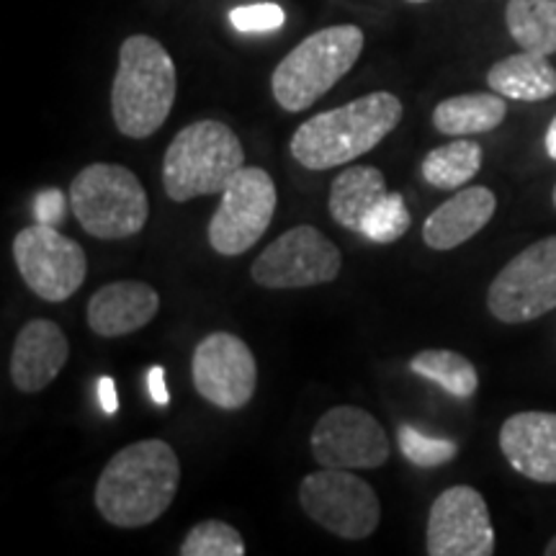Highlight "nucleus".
Wrapping results in <instances>:
<instances>
[{
  "label": "nucleus",
  "instance_id": "nucleus-1",
  "mask_svg": "<svg viewBox=\"0 0 556 556\" xmlns=\"http://www.w3.org/2000/svg\"><path fill=\"white\" fill-rule=\"evenodd\" d=\"M178 482L176 451L160 438L137 441L103 467L96 484V507L116 528L150 526L173 505Z\"/></svg>",
  "mask_w": 556,
  "mask_h": 556
},
{
  "label": "nucleus",
  "instance_id": "nucleus-2",
  "mask_svg": "<svg viewBox=\"0 0 556 556\" xmlns=\"http://www.w3.org/2000/svg\"><path fill=\"white\" fill-rule=\"evenodd\" d=\"M402 122V101L389 90L307 119L291 137V155L307 170H330L374 150Z\"/></svg>",
  "mask_w": 556,
  "mask_h": 556
},
{
  "label": "nucleus",
  "instance_id": "nucleus-3",
  "mask_svg": "<svg viewBox=\"0 0 556 556\" xmlns=\"http://www.w3.org/2000/svg\"><path fill=\"white\" fill-rule=\"evenodd\" d=\"M178 93L176 62L148 34L124 39L119 50L114 86H111V114L124 137L144 139L168 122Z\"/></svg>",
  "mask_w": 556,
  "mask_h": 556
},
{
  "label": "nucleus",
  "instance_id": "nucleus-4",
  "mask_svg": "<svg viewBox=\"0 0 556 556\" xmlns=\"http://www.w3.org/2000/svg\"><path fill=\"white\" fill-rule=\"evenodd\" d=\"M364 31L356 24L328 26L299 41L270 75V90L283 111H307L351 73L364 52Z\"/></svg>",
  "mask_w": 556,
  "mask_h": 556
},
{
  "label": "nucleus",
  "instance_id": "nucleus-5",
  "mask_svg": "<svg viewBox=\"0 0 556 556\" xmlns=\"http://www.w3.org/2000/svg\"><path fill=\"white\" fill-rule=\"evenodd\" d=\"M245 168L242 142L227 124L201 119L173 137L163 157V189L176 204L222 193Z\"/></svg>",
  "mask_w": 556,
  "mask_h": 556
},
{
  "label": "nucleus",
  "instance_id": "nucleus-6",
  "mask_svg": "<svg viewBox=\"0 0 556 556\" xmlns=\"http://www.w3.org/2000/svg\"><path fill=\"white\" fill-rule=\"evenodd\" d=\"M70 208L90 238H135L148 225L150 201L139 178L124 165L93 163L70 184Z\"/></svg>",
  "mask_w": 556,
  "mask_h": 556
},
{
  "label": "nucleus",
  "instance_id": "nucleus-7",
  "mask_svg": "<svg viewBox=\"0 0 556 556\" xmlns=\"http://www.w3.org/2000/svg\"><path fill=\"white\" fill-rule=\"evenodd\" d=\"M299 505L317 526L348 541L368 539L381 520L377 492L353 469L312 471L299 484Z\"/></svg>",
  "mask_w": 556,
  "mask_h": 556
},
{
  "label": "nucleus",
  "instance_id": "nucleus-8",
  "mask_svg": "<svg viewBox=\"0 0 556 556\" xmlns=\"http://www.w3.org/2000/svg\"><path fill=\"white\" fill-rule=\"evenodd\" d=\"M486 307L505 325L533 323L556 309V235L505 263L486 291Z\"/></svg>",
  "mask_w": 556,
  "mask_h": 556
},
{
  "label": "nucleus",
  "instance_id": "nucleus-9",
  "mask_svg": "<svg viewBox=\"0 0 556 556\" xmlns=\"http://www.w3.org/2000/svg\"><path fill=\"white\" fill-rule=\"evenodd\" d=\"M276 204L274 178L263 168H240L222 191V204L208 222V245L227 258L248 253L274 222Z\"/></svg>",
  "mask_w": 556,
  "mask_h": 556
},
{
  "label": "nucleus",
  "instance_id": "nucleus-10",
  "mask_svg": "<svg viewBox=\"0 0 556 556\" xmlns=\"http://www.w3.org/2000/svg\"><path fill=\"white\" fill-rule=\"evenodd\" d=\"M13 261L26 287L47 302H65L88 276L86 250L41 222L16 235Z\"/></svg>",
  "mask_w": 556,
  "mask_h": 556
},
{
  "label": "nucleus",
  "instance_id": "nucleus-11",
  "mask_svg": "<svg viewBox=\"0 0 556 556\" xmlns=\"http://www.w3.org/2000/svg\"><path fill=\"white\" fill-rule=\"evenodd\" d=\"M343 255L336 242L312 225L291 227L253 263V281L263 289H307L336 281Z\"/></svg>",
  "mask_w": 556,
  "mask_h": 556
},
{
  "label": "nucleus",
  "instance_id": "nucleus-12",
  "mask_svg": "<svg viewBox=\"0 0 556 556\" xmlns=\"http://www.w3.org/2000/svg\"><path fill=\"white\" fill-rule=\"evenodd\" d=\"M426 552L430 556L495 554V528L482 492L456 484L435 497L428 516Z\"/></svg>",
  "mask_w": 556,
  "mask_h": 556
},
{
  "label": "nucleus",
  "instance_id": "nucleus-13",
  "mask_svg": "<svg viewBox=\"0 0 556 556\" xmlns=\"http://www.w3.org/2000/svg\"><path fill=\"white\" fill-rule=\"evenodd\" d=\"M191 377L208 405L242 409L258 387V364L245 340L232 332H212L193 351Z\"/></svg>",
  "mask_w": 556,
  "mask_h": 556
},
{
  "label": "nucleus",
  "instance_id": "nucleus-14",
  "mask_svg": "<svg viewBox=\"0 0 556 556\" xmlns=\"http://www.w3.org/2000/svg\"><path fill=\"white\" fill-rule=\"evenodd\" d=\"M312 454L328 469H377L389 458V438L366 409L340 405L312 428Z\"/></svg>",
  "mask_w": 556,
  "mask_h": 556
},
{
  "label": "nucleus",
  "instance_id": "nucleus-15",
  "mask_svg": "<svg viewBox=\"0 0 556 556\" xmlns=\"http://www.w3.org/2000/svg\"><path fill=\"white\" fill-rule=\"evenodd\" d=\"M500 451L518 475L556 484V413H518L500 428Z\"/></svg>",
  "mask_w": 556,
  "mask_h": 556
},
{
  "label": "nucleus",
  "instance_id": "nucleus-16",
  "mask_svg": "<svg viewBox=\"0 0 556 556\" xmlns=\"http://www.w3.org/2000/svg\"><path fill=\"white\" fill-rule=\"evenodd\" d=\"M70 358V340L52 319H31L21 328L11 353V381L18 392L47 389Z\"/></svg>",
  "mask_w": 556,
  "mask_h": 556
},
{
  "label": "nucleus",
  "instance_id": "nucleus-17",
  "mask_svg": "<svg viewBox=\"0 0 556 556\" xmlns=\"http://www.w3.org/2000/svg\"><path fill=\"white\" fill-rule=\"evenodd\" d=\"M160 312V294L144 281H114L90 296L88 328L101 338L142 330Z\"/></svg>",
  "mask_w": 556,
  "mask_h": 556
},
{
  "label": "nucleus",
  "instance_id": "nucleus-18",
  "mask_svg": "<svg viewBox=\"0 0 556 556\" xmlns=\"http://www.w3.org/2000/svg\"><path fill=\"white\" fill-rule=\"evenodd\" d=\"M497 208L495 193L484 186H469L443 201L422 225V240L430 250H454L490 225Z\"/></svg>",
  "mask_w": 556,
  "mask_h": 556
},
{
  "label": "nucleus",
  "instance_id": "nucleus-19",
  "mask_svg": "<svg viewBox=\"0 0 556 556\" xmlns=\"http://www.w3.org/2000/svg\"><path fill=\"white\" fill-rule=\"evenodd\" d=\"M486 86L513 101H546L556 96V67L544 54L523 50L495 62L486 73Z\"/></svg>",
  "mask_w": 556,
  "mask_h": 556
},
{
  "label": "nucleus",
  "instance_id": "nucleus-20",
  "mask_svg": "<svg viewBox=\"0 0 556 556\" xmlns=\"http://www.w3.org/2000/svg\"><path fill=\"white\" fill-rule=\"evenodd\" d=\"M387 197V180L379 168L353 165L332 180L330 217L348 232H361V225L374 206Z\"/></svg>",
  "mask_w": 556,
  "mask_h": 556
},
{
  "label": "nucleus",
  "instance_id": "nucleus-21",
  "mask_svg": "<svg viewBox=\"0 0 556 556\" xmlns=\"http://www.w3.org/2000/svg\"><path fill=\"white\" fill-rule=\"evenodd\" d=\"M507 116L505 96L492 93H464L441 101L433 111V127L448 137L484 135L497 129Z\"/></svg>",
  "mask_w": 556,
  "mask_h": 556
},
{
  "label": "nucleus",
  "instance_id": "nucleus-22",
  "mask_svg": "<svg viewBox=\"0 0 556 556\" xmlns=\"http://www.w3.org/2000/svg\"><path fill=\"white\" fill-rule=\"evenodd\" d=\"M505 24L520 50L556 54V0H507Z\"/></svg>",
  "mask_w": 556,
  "mask_h": 556
},
{
  "label": "nucleus",
  "instance_id": "nucleus-23",
  "mask_svg": "<svg viewBox=\"0 0 556 556\" xmlns=\"http://www.w3.org/2000/svg\"><path fill=\"white\" fill-rule=\"evenodd\" d=\"M482 168V148L469 137H456L454 142L430 150L422 160V178L433 189L456 191L464 189Z\"/></svg>",
  "mask_w": 556,
  "mask_h": 556
},
{
  "label": "nucleus",
  "instance_id": "nucleus-24",
  "mask_svg": "<svg viewBox=\"0 0 556 556\" xmlns=\"http://www.w3.org/2000/svg\"><path fill=\"white\" fill-rule=\"evenodd\" d=\"M409 371L420 379L433 381L456 400H471L479 389V374L467 356L443 348H430L409 358Z\"/></svg>",
  "mask_w": 556,
  "mask_h": 556
},
{
  "label": "nucleus",
  "instance_id": "nucleus-25",
  "mask_svg": "<svg viewBox=\"0 0 556 556\" xmlns=\"http://www.w3.org/2000/svg\"><path fill=\"white\" fill-rule=\"evenodd\" d=\"M180 556H242L245 541L235 526L225 520H201L186 533L178 548Z\"/></svg>",
  "mask_w": 556,
  "mask_h": 556
},
{
  "label": "nucleus",
  "instance_id": "nucleus-26",
  "mask_svg": "<svg viewBox=\"0 0 556 556\" xmlns=\"http://www.w3.org/2000/svg\"><path fill=\"white\" fill-rule=\"evenodd\" d=\"M409 222L413 219H409L407 204L405 199H402V193H387V197L381 199L371 212H368V217L364 219V225H361L358 235L371 242H381V245H387V242L400 240L402 235L407 232Z\"/></svg>",
  "mask_w": 556,
  "mask_h": 556
},
{
  "label": "nucleus",
  "instance_id": "nucleus-27",
  "mask_svg": "<svg viewBox=\"0 0 556 556\" xmlns=\"http://www.w3.org/2000/svg\"><path fill=\"white\" fill-rule=\"evenodd\" d=\"M402 456L415 467H443L458 456V446L448 438H433L413 426H400Z\"/></svg>",
  "mask_w": 556,
  "mask_h": 556
},
{
  "label": "nucleus",
  "instance_id": "nucleus-28",
  "mask_svg": "<svg viewBox=\"0 0 556 556\" xmlns=\"http://www.w3.org/2000/svg\"><path fill=\"white\" fill-rule=\"evenodd\" d=\"M283 9L276 3H255V5H240V9L229 11V24L242 34H263L281 29Z\"/></svg>",
  "mask_w": 556,
  "mask_h": 556
},
{
  "label": "nucleus",
  "instance_id": "nucleus-29",
  "mask_svg": "<svg viewBox=\"0 0 556 556\" xmlns=\"http://www.w3.org/2000/svg\"><path fill=\"white\" fill-rule=\"evenodd\" d=\"M62 212H65V197L58 189L39 193L37 201H34V217L41 225H58L62 219Z\"/></svg>",
  "mask_w": 556,
  "mask_h": 556
},
{
  "label": "nucleus",
  "instance_id": "nucleus-30",
  "mask_svg": "<svg viewBox=\"0 0 556 556\" xmlns=\"http://www.w3.org/2000/svg\"><path fill=\"white\" fill-rule=\"evenodd\" d=\"M148 389H150V397L157 405H168L170 402V392L168 384H165V368L163 366H152L148 371Z\"/></svg>",
  "mask_w": 556,
  "mask_h": 556
},
{
  "label": "nucleus",
  "instance_id": "nucleus-31",
  "mask_svg": "<svg viewBox=\"0 0 556 556\" xmlns=\"http://www.w3.org/2000/svg\"><path fill=\"white\" fill-rule=\"evenodd\" d=\"M99 402L106 415H116V409H119V394H116V384L111 377L99 379Z\"/></svg>",
  "mask_w": 556,
  "mask_h": 556
},
{
  "label": "nucleus",
  "instance_id": "nucleus-32",
  "mask_svg": "<svg viewBox=\"0 0 556 556\" xmlns=\"http://www.w3.org/2000/svg\"><path fill=\"white\" fill-rule=\"evenodd\" d=\"M544 148H546V155L552 157V160H556V116H554L552 124H548V129H546Z\"/></svg>",
  "mask_w": 556,
  "mask_h": 556
},
{
  "label": "nucleus",
  "instance_id": "nucleus-33",
  "mask_svg": "<svg viewBox=\"0 0 556 556\" xmlns=\"http://www.w3.org/2000/svg\"><path fill=\"white\" fill-rule=\"evenodd\" d=\"M544 552H546V556H556V536H554L552 541H548V544H546V548H544Z\"/></svg>",
  "mask_w": 556,
  "mask_h": 556
},
{
  "label": "nucleus",
  "instance_id": "nucleus-34",
  "mask_svg": "<svg viewBox=\"0 0 556 556\" xmlns=\"http://www.w3.org/2000/svg\"><path fill=\"white\" fill-rule=\"evenodd\" d=\"M409 3H428V0H409Z\"/></svg>",
  "mask_w": 556,
  "mask_h": 556
},
{
  "label": "nucleus",
  "instance_id": "nucleus-35",
  "mask_svg": "<svg viewBox=\"0 0 556 556\" xmlns=\"http://www.w3.org/2000/svg\"><path fill=\"white\" fill-rule=\"evenodd\" d=\"M552 199H554V206H556V186H554V193H552Z\"/></svg>",
  "mask_w": 556,
  "mask_h": 556
}]
</instances>
